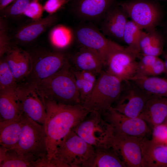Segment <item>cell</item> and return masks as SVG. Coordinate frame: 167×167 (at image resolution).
Wrapping results in <instances>:
<instances>
[{
    "mask_svg": "<svg viewBox=\"0 0 167 167\" xmlns=\"http://www.w3.org/2000/svg\"><path fill=\"white\" fill-rule=\"evenodd\" d=\"M46 115L44 125L48 155L54 156L60 142L90 111L80 104L67 105L45 99Z\"/></svg>",
    "mask_w": 167,
    "mask_h": 167,
    "instance_id": "6da1fadb",
    "label": "cell"
},
{
    "mask_svg": "<svg viewBox=\"0 0 167 167\" xmlns=\"http://www.w3.org/2000/svg\"><path fill=\"white\" fill-rule=\"evenodd\" d=\"M34 85L44 101L48 99L67 105L81 104L75 75L68 61L57 72Z\"/></svg>",
    "mask_w": 167,
    "mask_h": 167,
    "instance_id": "7a4b0ae2",
    "label": "cell"
},
{
    "mask_svg": "<svg viewBox=\"0 0 167 167\" xmlns=\"http://www.w3.org/2000/svg\"><path fill=\"white\" fill-rule=\"evenodd\" d=\"M102 116L97 111H91L72 130L94 148H111L114 129Z\"/></svg>",
    "mask_w": 167,
    "mask_h": 167,
    "instance_id": "3957f363",
    "label": "cell"
},
{
    "mask_svg": "<svg viewBox=\"0 0 167 167\" xmlns=\"http://www.w3.org/2000/svg\"><path fill=\"white\" fill-rule=\"evenodd\" d=\"M122 83L106 71H102L91 93L83 105L90 111H96L103 115L118 99Z\"/></svg>",
    "mask_w": 167,
    "mask_h": 167,
    "instance_id": "277c9868",
    "label": "cell"
},
{
    "mask_svg": "<svg viewBox=\"0 0 167 167\" xmlns=\"http://www.w3.org/2000/svg\"><path fill=\"white\" fill-rule=\"evenodd\" d=\"M94 148L72 130L58 145L53 157L62 167H80L92 156Z\"/></svg>",
    "mask_w": 167,
    "mask_h": 167,
    "instance_id": "5b68a950",
    "label": "cell"
},
{
    "mask_svg": "<svg viewBox=\"0 0 167 167\" xmlns=\"http://www.w3.org/2000/svg\"><path fill=\"white\" fill-rule=\"evenodd\" d=\"M118 5L125 11L131 20L142 30L156 28L163 18L162 9L155 0H131Z\"/></svg>",
    "mask_w": 167,
    "mask_h": 167,
    "instance_id": "8992f818",
    "label": "cell"
},
{
    "mask_svg": "<svg viewBox=\"0 0 167 167\" xmlns=\"http://www.w3.org/2000/svg\"><path fill=\"white\" fill-rule=\"evenodd\" d=\"M13 148L22 155L32 154L40 157L48 154L44 126L25 115L19 140Z\"/></svg>",
    "mask_w": 167,
    "mask_h": 167,
    "instance_id": "52a82bcc",
    "label": "cell"
},
{
    "mask_svg": "<svg viewBox=\"0 0 167 167\" xmlns=\"http://www.w3.org/2000/svg\"><path fill=\"white\" fill-rule=\"evenodd\" d=\"M139 55L127 46L121 45L113 50L107 60L105 66L108 72L122 81L130 80L137 73Z\"/></svg>",
    "mask_w": 167,
    "mask_h": 167,
    "instance_id": "ba28073f",
    "label": "cell"
},
{
    "mask_svg": "<svg viewBox=\"0 0 167 167\" xmlns=\"http://www.w3.org/2000/svg\"><path fill=\"white\" fill-rule=\"evenodd\" d=\"M152 96L131 81L126 80L123 81L120 95L112 107L127 117L137 118Z\"/></svg>",
    "mask_w": 167,
    "mask_h": 167,
    "instance_id": "9c48e42d",
    "label": "cell"
},
{
    "mask_svg": "<svg viewBox=\"0 0 167 167\" xmlns=\"http://www.w3.org/2000/svg\"><path fill=\"white\" fill-rule=\"evenodd\" d=\"M15 92L22 113L44 125L46 115V109L43 100L35 86L28 82L18 84Z\"/></svg>",
    "mask_w": 167,
    "mask_h": 167,
    "instance_id": "30bf717a",
    "label": "cell"
},
{
    "mask_svg": "<svg viewBox=\"0 0 167 167\" xmlns=\"http://www.w3.org/2000/svg\"><path fill=\"white\" fill-rule=\"evenodd\" d=\"M32 57V67L27 78L28 83L36 85L60 70L68 61L60 52H46Z\"/></svg>",
    "mask_w": 167,
    "mask_h": 167,
    "instance_id": "8fae6325",
    "label": "cell"
},
{
    "mask_svg": "<svg viewBox=\"0 0 167 167\" xmlns=\"http://www.w3.org/2000/svg\"><path fill=\"white\" fill-rule=\"evenodd\" d=\"M75 36L81 46L97 52L102 58L105 66L110 53L120 45L110 39L106 38L102 32L92 26L79 27L75 31Z\"/></svg>",
    "mask_w": 167,
    "mask_h": 167,
    "instance_id": "7c38bea8",
    "label": "cell"
},
{
    "mask_svg": "<svg viewBox=\"0 0 167 167\" xmlns=\"http://www.w3.org/2000/svg\"><path fill=\"white\" fill-rule=\"evenodd\" d=\"M142 138L115 132L112 147L126 167H141Z\"/></svg>",
    "mask_w": 167,
    "mask_h": 167,
    "instance_id": "4fadbf2b",
    "label": "cell"
},
{
    "mask_svg": "<svg viewBox=\"0 0 167 167\" xmlns=\"http://www.w3.org/2000/svg\"><path fill=\"white\" fill-rule=\"evenodd\" d=\"M103 115L104 118L112 125L115 132L140 138L146 137L150 132L143 119L139 117H127L112 107Z\"/></svg>",
    "mask_w": 167,
    "mask_h": 167,
    "instance_id": "5bb4252c",
    "label": "cell"
},
{
    "mask_svg": "<svg viewBox=\"0 0 167 167\" xmlns=\"http://www.w3.org/2000/svg\"><path fill=\"white\" fill-rule=\"evenodd\" d=\"M128 18L127 14L121 6L118 4L113 6L102 19L100 30L105 36L123 42V33Z\"/></svg>",
    "mask_w": 167,
    "mask_h": 167,
    "instance_id": "9a60e30c",
    "label": "cell"
},
{
    "mask_svg": "<svg viewBox=\"0 0 167 167\" xmlns=\"http://www.w3.org/2000/svg\"><path fill=\"white\" fill-rule=\"evenodd\" d=\"M5 58L17 83L27 79L32 67L31 56L17 47H13L6 53Z\"/></svg>",
    "mask_w": 167,
    "mask_h": 167,
    "instance_id": "2e32d148",
    "label": "cell"
},
{
    "mask_svg": "<svg viewBox=\"0 0 167 167\" xmlns=\"http://www.w3.org/2000/svg\"><path fill=\"white\" fill-rule=\"evenodd\" d=\"M141 167H167V145L146 138L141 140Z\"/></svg>",
    "mask_w": 167,
    "mask_h": 167,
    "instance_id": "e0dca14e",
    "label": "cell"
},
{
    "mask_svg": "<svg viewBox=\"0 0 167 167\" xmlns=\"http://www.w3.org/2000/svg\"><path fill=\"white\" fill-rule=\"evenodd\" d=\"M115 0H76L74 5L75 13L83 19H102L113 6Z\"/></svg>",
    "mask_w": 167,
    "mask_h": 167,
    "instance_id": "ac0fdd59",
    "label": "cell"
},
{
    "mask_svg": "<svg viewBox=\"0 0 167 167\" xmlns=\"http://www.w3.org/2000/svg\"><path fill=\"white\" fill-rule=\"evenodd\" d=\"M167 116V97L152 95L139 117L153 126L163 124Z\"/></svg>",
    "mask_w": 167,
    "mask_h": 167,
    "instance_id": "d6986e66",
    "label": "cell"
},
{
    "mask_svg": "<svg viewBox=\"0 0 167 167\" xmlns=\"http://www.w3.org/2000/svg\"><path fill=\"white\" fill-rule=\"evenodd\" d=\"M72 61L77 70L90 71L96 74H101L105 66L102 58L97 52L83 46L72 56Z\"/></svg>",
    "mask_w": 167,
    "mask_h": 167,
    "instance_id": "ffe728a7",
    "label": "cell"
},
{
    "mask_svg": "<svg viewBox=\"0 0 167 167\" xmlns=\"http://www.w3.org/2000/svg\"><path fill=\"white\" fill-rule=\"evenodd\" d=\"M23 113L18 103L15 89L0 91V124L14 121Z\"/></svg>",
    "mask_w": 167,
    "mask_h": 167,
    "instance_id": "44dd1931",
    "label": "cell"
},
{
    "mask_svg": "<svg viewBox=\"0 0 167 167\" xmlns=\"http://www.w3.org/2000/svg\"><path fill=\"white\" fill-rule=\"evenodd\" d=\"M56 16L53 14L43 18L33 20V21L20 28L15 35L18 41L23 43L30 42L37 38L56 21Z\"/></svg>",
    "mask_w": 167,
    "mask_h": 167,
    "instance_id": "7402d4cb",
    "label": "cell"
},
{
    "mask_svg": "<svg viewBox=\"0 0 167 167\" xmlns=\"http://www.w3.org/2000/svg\"><path fill=\"white\" fill-rule=\"evenodd\" d=\"M94 148L93 155L83 167H126L112 147Z\"/></svg>",
    "mask_w": 167,
    "mask_h": 167,
    "instance_id": "603a6c76",
    "label": "cell"
},
{
    "mask_svg": "<svg viewBox=\"0 0 167 167\" xmlns=\"http://www.w3.org/2000/svg\"><path fill=\"white\" fill-rule=\"evenodd\" d=\"M25 115L23 113L17 120L0 124V147L6 149L15 148L19 140Z\"/></svg>",
    "mask_w": 167,
    "mask_h": 167,
    "instance_id": "cb8c5ba5",
    "label": "cell"
},
{
    "mask_svg": "<svg viewBox=\"0 0 167 167\" xmlns=\"http://www.w3.org/2000/svg\"><path fill=\"white\" fill-rule=\"evenodd\" d=\"M130 80L152 95L167 97V77L147 76L137 73Z\"/></svg>",
    "mask_w": 167,
    "mask_h": 167,
    "instance_id": "d4e9b609",
    "label": "cell"
},
{
    "mask_svg": "<svg viewBox=\"0 0 167 167\" xmlns=\"http://www.w3.org/2000/svg\"><path fill=\"white\" fill-rule=\"evenodd\" d=\"M39 157L32 154H20L14 148L0 147V167H34Z\"/></svg>",
    "mask_w": 167,
    "mask_h": 167,
    "instance_id": "484cf974",
    "label": "cell"
},
{
    "mask_svg": "<svg viewBox=\"0 0 167 167\" xmlns=\"http://www.w3.org/2000/svg\"><path fill=\"white\" fill-rule=\"evenodd\" d=\"M81 104L83 105L91 93L97 79L95 74L89 71L73 70Z\"/></svg>",
    "mask_w": 167,
    "mask_h": 167,
    "instance_id": "4316f807",
    "label": "cell"
},
{
    "mask_svg": "<svg viewBox=\"0 0 167 167\" xmlns=\"http://www.w3.org/2000/svg\"><path fill=\"white\" fill-rule=\"evenodd\" d=\"M131 20H128L124 30L123 41L130 49L139 55H141L139 40L142 31Z\"/></svg>",
    "mask_w": 167,
    "mask_h": 167,
    "instance_id": "83f0119b",
    "label": "cell"
},
{
    "mask_svg": "<svg viewBox=\"0 0 167 167\" xmlns=\"http://www.w3.org/2000/svg\"><path fill=\"white\" fill-rule=\"evenodd\" d=\"M50 39L54 46L58 48H63L71 43L73 39V34L68 28L58 25L54 27L51 30Z\"/></svg>",
    "mask_w": 167,
    "mask_h": 167,
    "instance_id": "f1b7e54d",
    "label": "cell"
},
{
    "mask_svg": "<svg viewBox=\"0 0 167 167\" xmlns=\"http://www.w3.org/2000/svg\"><path fill=\"white\" fill-rule=\"evenodd\" d=\"M152 37L146 46L141 50V54L158 57L162 54L165 43L164 36L155 29Z\"/></svg>",
    "mask_w": 167,
    "mask_h": 167,
    "instance_id": "f546056e",
    "label": "cell"
},
{
    "mask_svg": "<svg viewBox=\"0 0 167 167\" xmlns=\"http://www.w3.org/2000/svg\"><path fill=\"white\" fill-rule=\"evenodd\" d=\"M18 85L5 59H2L0 62V91L15 89Z\"/></svg>",
    "mask_w": 167,
    "mask_h": 167,
    "instance_id": "4dcf8cb0",
    "label": "cell"
},
{
    "mask_svg": "<svg viewBox=\"0 0 167 167\" xmlns=\"http://www.w3.org/2000/svg\"><path fill=\"white\" fill-rule=\"evenodd\" d=\"M30 0H15L1 11L6 16H16L23 14L31 2Z\"/></svg>",
    "mask_w": 167,
    "mask_h": 167,
    "instance_id": "1f68e13d",
    "label": "cell"
},
{
    "mask_svg": "<svg viewBox=\"0 0 167 167\" xmlns=\"http://www.w3.org/2000/svg\"><path fill=\"white\" fill-rule=\"evenodd\" d=\"M165 71L164 61L158 57L154 64L148 66L139 67L137 73L145 76H154L164 73Z\"/></svg>",
    "mask_w": 167,
    "mask_h": 167,
    "instance_id": "d6a6232c",
    "label": "cell"
},
{
    "mask_svg": "<svg viewBox=\"0 0 167 167\" xmlns=\"http://www.w3.org/2000/svg\"><path fill=\"white\" fill-rule=\"evenodd\" d=\"M44 7L38 1H31L23 14L33 20L41 18L44 10Z\"/></svg>",
    "mask_w": 167,
    "mask_h": 167,
    "instance_id": "836d02e7",
    "label": "cell"
},
{
    "mask_svg": "<svg viewBox=\"0 0 167 167\" xmlns=\"http://www.w3.org/2000/svg\"><path fill=\"white\" fill-rule=\"evenodd\" d=\"M0 28V56L1 58L11 47L10 46V38L6 27L1 19Z\"/></svg>",
    "mask_w": 167,
    "mask_h": 167,
    "instance_id": "e575fe53",
    "label": "cell"
},
{
    "mask_svg": "<svg viewBox=\"0 0 167 167\" xmlns=\"http://www.w3.org/2000/svg\"><path fill=\"white\" fill-rule=\"evenodd\" d=\"M167 139V125L162 124L153 127L152 137L153 142L161 144L165 143Z\"/></svg>",
    "mask_w": 167,
    "mask_h": 167,
    "instance_id": "d590c367",
    "label": "cell"
},
{
    "mask_svg": "<svg viewBox=\"0 0 167 167\" xmlns=\"http://www.w3.org/2000/svg\"><path fill=\"white\" fill-rule=\"evenodd\" d=\"M69 0H48L45 3L44 10L49 14H53Z\"/></svg>",
    "mask_w": 167,
    "mask_h": 167,
    "instance_id": "8d00e7d4",
    "label": "cell"
},
{
    "mask_svg": "<svg viewBox=\"0 0 167 167\" xmlns=\"http://www.w3.org/2000/svg\"><path fill=\"white\" fill-rule=\"evenodd\" d=\"M158 57L141 54L139 61V67L148 66L154 64L158 59Z\"/></svg>",
    "mask_w": 167,
    "mask_h": 167,
    "instance_id": "74e56055",
    "label": "cell"
},
{
    "mask_svg": "<svg viewBox=\"0 0 167 167\" xmlns=\"http://www.w3.org/2000/svg\"><path fill=\"white\" fill-rule=\"evenodd\" d=\"M15 0H0V10L1 11Z\"/></svg>",
    "mask_w": 167,
    "mask_h": 167,
    "instance_id": "f35d334b",
    "label": "cell"
},
{
    "mask_svg": "<svg viewBox=\"0 0 167 167\" xmlns=\"http://www.w3.org/2000/svg\"><path fill=\"white\" fill-rule=\"evenodd\" d=\"M164 59L165 67V74L167 76V49L164 50L161 54Z\"/></svg>",
    "mask_w": 167,
    "mask_h": 167,
    "instance_id": "ab89813d",
    "label": "cell"
},
{
    "mask_svg": "<svg viewBox=\"0 0 167 167\" xmlns=\"http://www.w3.org/2000/svg\"><path fill=\"white\" fill-rule=\"evenodd\" d=\"M165 41L166 40V41H167V28L166 29V31H165Z\"/></svg>",
    "mask_w": 167,
    "mask_h": 167,
    "instance_id": "60d3db41",
    "label": "cell"
},
{
    "mask_svg": "<svg viewBox=\"0 0 167 167\" xmlns=\"http://www.w3.org/2000/svg\"><path fill=\"white\" fill-rule=\"evenodd\" d=\"M165 122V124L166 125H167V116Z\"/></svg>",
    "mask_w": 167,
    "mask_h": 167,
    "instance_id": "b9f144b4",
    "label": "cell"
},
{
    "mask_svg": "<svg viewBox=\"0 0 167 167\" xmlns=\"http://www.w3.org/2000/svg\"><path fill=\"white\" fill-rule=\"evenodd\" d=\"M33 1H38L40 0H33Z\"/></svg>",
    "mask_w": 167,
    "mask_h": 167,
    "instance_id": "7bdbcfd3",
    "label": "cell"
},
{
    "mask_svg": "<svg viewBox=\"0 0 167 167\" xmlns=\"http://www.w3.org/2000/svg\"></svg>",
    "mask_w": 167,
    "mask_h": 167,
    "instance_id": "ee69618b",
    "label": "cell"
}]
</instances>
